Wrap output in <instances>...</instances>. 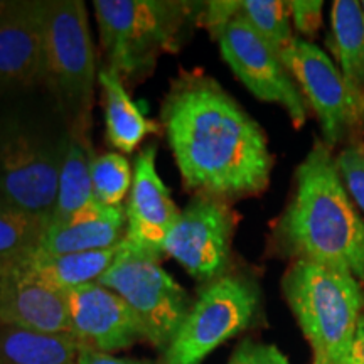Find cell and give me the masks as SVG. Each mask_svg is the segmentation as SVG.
I'll list each match as a JSON object with an SVG mask.
<instances>
[{"instance_id": "22", "label": "cell", "mask_w": 364, "mask_h": 364, "mask_svg": "<svg viewBox=\"0 0 364 364\" xmlns=\"http://www.w3.org/2000/svg\"><path fill=\"white\" fill-rule=\"evenodd\" d=\"M48 223V218L22 211L0 198V265H9L39 250Z\"/></svg>"}, {"instance_id": "11", "label": "cell", "mask_w": 364, "mask_h": 364, "mask_svg": "<svg viewBox=\"0 0 364 364\" xmlns=\"http://www.w3.org/2000/svg\"><path fill=\"white\" fill-rule=\"evenodd\" d=\"M221 56L253 97L285 108L295 129L307 122V103L280 54L238 16L218 38Z\"/></svg>"}, {"instance_id": "28", "label": "cell", "mask_w": 364, "mask_h": 364, "mask_svg": "<svg viewBox=\"0 0 364 364\" xmlns=\"http://www.w3.org/2000/svg\"><path fill=\"white\" fill-rule=\"evenodd\" d=\"M228 364H290L285 354L272 344L243 341L231 356Z\"/></svg>"}, {"instance_id": "2", "label": "cell", "mask_w": 364, "mask_h": 364, "mask_svg": "<svg viewBox=\"0 0 364 364\" xmlns=\"http://www.w3.org/2000/svg\"><path fill=\"white\" fill-rule=\"evenodd\" d=\"M277 252L364 282V218L341 181L332 150L316 140L295 171V189L272 233Z\"/></svg>"}, {"instance_id": "27", "label": "cell", "mask_w": 364, "mask_h": 364, "mask_svg": "<svg viewBox=\"0 0 364 364\" xmlns=\"http://www.w3.org/2000/svg\"><path fill=\"white\" fill-rule=\"evenodd\" d=\"M241 2L236 0H216V2L203 4L199 12V21L206 27L213 38L218 39L231 21L240 16Z\"/></svg>"}, {"instance_id": "19", "label": "cell", "mask_w": 364, "mask_h": 364, "mask_svg": "<svg viewBox=\"0 0 364 364\" xmlns=\"http://www.w3.org/2000/svg\"><path fill=\"white\" fill-rule=\"evenodd\" d=\"M332 54L343 76L364 98V9L356 0H336L331 9Z\"/></svg>"}, {"instance_id": "16", "label": "cell", "mask_w": 364, "mask_h": 364, "mask_svg": "<svg viewBox=\"0 0 364 364\" xmlns=\"http://www.w3.org/2000/svg\"><path fill=\"white\" fill-rule=\"evenodd\" d=\"M125 235L124 206H102L93 201L66 220L48 223L39 252L63 255L108 250L120 245Z\"/></svg>"}, {"instance_id": "30", "label": "cell", "mask_w": 364, "mask_h": 364, "mask_svg": "<svg viewBox=\"0 0 364 364\" xmlns=\"http://www.w3.org/2000/svg\"><path fill=\"white\" fill-rule=\"evenodd\" d=\"M348 364H364V312L363 316L359 317Z\"/></svg>"}, {"instance_id": "31", "label": "cell", "mask_w": 364, "mask_h": 364, "mask_svg": "<svg viewBox=\"0 0 364 364\" xmlns=\"http://www.w3.org/2000/svg\"><path fill=\"white\" fill-rule=\"evenodd\" d=\"M19 2L21 0H0V19L11 16L17 6H19Z\"/></svg>"}, {"instance_id": "26", "label": "cell", "mask_w": 364, "mask_h": 364, "mask_svg": "<svg viewBox=\"0 0 364 364\" xmlns=\"http://www.w3.org/2000/svg\"><path fill=\"white\" fill-rule=\"evenodd\" d=\"M290 16L299 38L312 39L322 27V2L321 0H292L289 2Z\"/></svg>"}, {"instance_id": "12", "label": "cell", "mask_w": 364, "mask_h": 364, "mask_svg": "<svg viewBox=\"0 0 364 364\" xmlns=\"http://www.w3.org/2000/svg\"><path fill=\"white\" fill-rule=\"evenodd\" d=\"M24 258L4 265L0 326L46 334H71L68 292L43 279Z\"/></svg>"}, {"instance_id": "10", "label": "cell", "mask_w": 364, "mask_h": 364, "mask_svg": "<svg viewBox=\"0 0 364 364\" xmlns=\"http://www.w3.org/2000/svg\"><path fill=\"white\" fill-rule=\"evenodd\" d=\"M235 216L226 201L196 196L167 235L169 255L194 280L211 284L225 275L231 257Z\"/></svg>"}, {"instance_id": "6", "label": "cell", "mask_w": 364, "mask_h": 364, "mask_svg": "<svg viewBox=\"0 0 364 364\" xmlns=\"http://www.w3.org/2000/svg\"><path fill=\"white\" fill-rule=\"evenodd\" d=\"M159 260L161 257L124 240V250L98 284L120 295L135 314L144 339L166 351L191 306L186 290L164 270Z\"/></svg>"}, {"instance_id": "23", "label": "cell", "mask_w": 364, "mask_h": 364, "mask_svg": "<svg viewBox=\"0 0 364 364\" xmlns=\"http://www.w3.org/2000/svg\"><path fill=\"white\" fill-rule=\"evenodd\" d=\"M240 17L265 39L268 44L282 53L294 41L292 16L289 2L282 0H243L240 9Z\"/></svg>"}, {"instance_id": "21", "label": "cell", "mask_w": 364, "mask_h": 364, "mask_svg": "<svg viewBox=\"0 0 364 364\" xmlns=\"http://www.w3.org/2000/svg\"><path fill=\"white\" fill-rule=\"evenodd\" d=\"M78 353L73 334L0 326V364H78Z\"/></svg>"}, {"instance_id": "25", "label": "cell", "mask_w": 364, "mask_h": 364, "mask_svg": "<svg viewBox=\"0 0 364 364\" xmlns=\"http://www.w3.org/2000/svg\"><path fill=\"white\" fill-rule=\"evenodd\" d=\"M334 159L349 198L364 213V144H348Z\"/></svg>"}, {"instance_id": "20", "label": "cell", "mask_w": 364, "mask_h": 364, "mask_svg": "<svg viewBox=\"0 0 364 364\" xmlns=\"http://www.w3.org/2000/svg\"><path fill=\"white\" fill-rule=\"evenodd\" d=\"M93 161L91 140L68 134L63 144L56 204L49 223L66 220L95 201L91 184Z\"/></svg>"}, {"instance_id": "7", "label": "cell", "mask_w": 364, "mask_h": 364, "mask_svg": "<svg viewBox=\"0 0 364 364\" xmlns=\"http://www.w3.org/2000/svg\"><path fill=\"white\" fill-rule=\"evenodd\" d=\"M258 306L260 292L252 280L223 275L211 282L191 306L157 364H201L223 343L252 324Z\"/></svg>"}, {"instance_id": "18", "label": "cell", "mask_w": 364, "mask_h": 364, "mask_svg": "<svg viewBox=\"0 0 364 364\" xmlns=\"http://www.w3.org/2000/svg\"><path fill=\"white\" fill-rule=\"evenodd\" d=\"M122 250H124V241L113 248L95 250V252L48 255L36 250L34 253L27 255L24 260L49 284L68 292L76 287L98 282L110 270Z\"/></svg>"}, {"instance_id": "4", "label": "cell", "mask_w": 364, "mask_h": 364, "mask_svg": "<svg viewBox=\"0 0 364 364\" xmlns=\"http://www.w3.org/2000/svg\"><path fill=\"white\" fill-rule=\"evenodd\" d=\"M201 6L167 0H95L107 66L122 80L147 75L162 54L177 51L182 29Z\"/></svg>"}, {"instance_id": "5", "label": "cell", "mask_w": 364, "mask_h": 364, "mask_svg": "<svg viewBox=\"0 0 364 364\" xmlns=\"http://www.w3.org/2000/svg\"><path fill=\"white\" fill-rule=\"evenodd\" d=\"M46 83L56 97L68 134L90 139L95 49L88 12L81 0H51L44 11Z\"/></svg>"}, {"instance_id": "1", "label": "cell", "mask_w": 364, "mask_h": 364, "mask_svg": "<svg viewBox=\"0 0 364 364\" xmlns=\"http://www.w3.org/2000/svg\"><path fill=\"white\" fill-rule=\"evenodd\" d=\"M161 115L191 193L228 201L268 188L273 157L267 135L211 76L181 73L164 98Z\"/></svg>"}, {"instance_id": "24", "label": "cell", "mask_w": 364, "mask_h": 364, "mask_svg": "<svg viewBox=\"0 0 364 364\" xmlns=\"http://www.w3.org/2000/svg\"><path fill=\"white\" fill-rule=\"evenodd\" d=\"M134 172L122 154L108 152L95 157L91 166L93 199L102 206H122L127 193L132 189Z\"/></svg>"}, {"instance_id": "33", "label": "cell", "mask_w": 364, "mask_h": 364, "mask_svg": "<svg viewBox=\"0 0 364 364\" xmlns=\"http://www.w3.org/2000/svg\"><path fill=\"white\" fill-rule=\"evenodd\" d=\"M361 6H363V9H364V2H361Z\"/></svg>"}, {"instance_id": "17", "label": "cell", "mask_w": 364, "mask_h": 364, "mask_svg": "<svg viewBox=\"0 0 364 364\" xmlns=\"http://www.w3.org/2000/svg\"><path fill=\"white\" fill-rule=\"evenodd\" d=\"M98 81L103 91L107 140L112 147L124 154H132L157 127L140 112L130 98L124 80L112 68L103 66L98 71Z\"/></svg>"}, {"instance_id": "29", "label": "cell", "mask_w": 364, "mask_h": 364, "mask_svg": "<svg viewBox=\"0 0 364 364\" xmlns=\"http://www.w3.org/2000/svg\"><path fill=\"white\" fill-rule=\"evenodd\" d=\"M78 364H154L142 359H129V358H117L107 353L91 351V349L80 348Z\"/></svg>"}, {"instance_id": "14", "label": "cell", "mask_w": 364, "mask_h": 364, "mask_svg": "<svg viewBox=\"0 0 364 364\" xmlns=\"http://www.w3.org/2000/svg\"><path fill=\"white\" fill-rule=\"evenodd\" d=\"M156 159V145H149L135 161L134 182L125 209V240L144 252L162 257L167 235L181 211L159 176Z\"/></svg>"}, {"instance_id": "15", "label": "cell", "mask_w": 364, "mask_h": 364, "mask_svg": "<svg viewBox=\"0 0 364 364\" xmlns=\"http://www.w3.org/2000/svg\"><path fill=\"white\" fill-rule=\"evenodd\" d=\"M46 2H19L0 19V97L46 83Z\"/></svg>"}, {"instance_id": "9", "label": "cell", "mask_w": 364, "mask_h": 364, "mask_svg": "<svg viewBox=\"0 0 364 364\" xmlns=\"http://www.w3.org/2000/svg\"><path fill=\"white\" fill-rule=\"evenodd\" d=\"M61 150L21 124L0 130V198L33 215L51 218L56 204Z\"/></svg>"}, {"instance_id": "3", "label": "cell", "mask_w": 364, "mask_h": 364, "mask_svg": "<svg viewBox=\"0 0 364 364\" xmlns=\"http://www.w3.org/2000/svg\"><path fill=\"white\" fill-rule=\"evenodd\" d=\"M282 292L312 349V364H348L364 309L361 282L317 263L295 260Z\"/></svg>"}, {"instance_id": "8", "label": "cell", "mask_w": 364, "mask_h": 364, "mask_svg": "<svg viewBox=\"0 0 364 364\" xmlns=\"http://www.w3.org/2000/svg\"><path fill=\"white\" fill-rule=\"evenodd\" d=\"M280 59L300 93L318 118L322 142L336 147L364 125V98L346 81L334 61L318 46L295 36Z\"/></svg>"}, {"instance_id": "13", "label": "cell", "mask_w": 364, "mask_h": 364, "mask_svg": "<svg viewBox=\"0 0 364 364\" xmlns=\"http://www.w3.org/2000/svg\"><path fill=\"white\" fill-rule=\"evenodd\" d=\"M71 334L80 348L120 351L142 339V327L120 295L98 282L68 290Z\"/></svg>"}, {"instance_id": "32", "label": "cell", "mask_w": 364, "mask_h": 364, "mask_svg": "<svg viewBox=\"0 0 364 364\" xmlns=\"http://www.w3.org/2000/svg\"><path fill=\"white\" fill-rule=\"evenodd\" d=\"M2 273H4V265H0V287H2Z\"/></svg>"}]
</instances>
